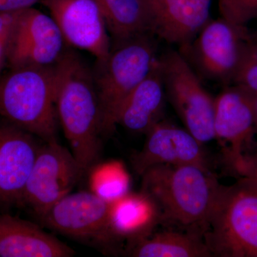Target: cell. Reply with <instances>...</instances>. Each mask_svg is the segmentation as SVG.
<instances>
[{
    "mask_svg": "<svg viewBox=\"0 0 257 257\" xmlns=\"http://www.w3.org/2000/svg\"><path fill=\"white\" fill-rule=\"evenodd\" d=\"M141 176V191L157 203L162 220L204 236L221 186L210 171L195 165H158Z\"/></svg>",
    "mask_w": 257,
    "mask_h": 257,
    "instance_id": "2",
    "label": "cell"
},
{
    "mask_svg": "<svg viewBox=\"0 0 257 257\" xmlns=\"http://www.w3.org/2000/svg\"><path fill=\"white\" fill-rule=\"evenodd\" d=\"M159 61L166 97L186 130L202 145L214 140L215 98L180 52L168 51Z\"/></svg>",
    "mask_w": 257,
    "mask_h": 257,
    "instance_id": "7",
    "label": "cell"
},
{
    "mask_svg": "<svg viewBox=\"0 0 257 257\" xmlns=\"http://www.w3.org/2000/svg\"><path fill=\"white\" fill-rule=\"evenodd\" d=\"M151 35L143 34L117 43L104 63L96 64L93 76L102 135L114 131L123 103L150 73L158 58L157 45Z\"/></svg>",
    "mask_w": 257,
    "mask_h": 257,
    "instance_id": "4",
    "label": "cell"
},
{
    "mask_svg": "<svg viewBox=\"0 0 257 257\" xmlns=\"http://www.w3.org/2000/svg\"><path fill=\"white\" fill-rule=\"evenodd\" d=\"M149 31L179 47L192 41L209 21L212 0H143Z\"/></svg>",
    "mask_w": 257,
    "mask_h": 257,
    "instance_id": "15",
    "label": "cell"
},
{
    "mask_svg": "<svg viewBox=\"0 0 257 257\" xmlns=\"http://www.w3.org/2000/svg\"><path fill=\"white\" fill-rule=\"evenodd\" d=\"M223 17L242 24L257 14V0H221Z\"/></svg>",
    "mask_w": 257,
    "mask_h": 257,
    "instance_id": "24",
    "label": "cell"
},
{
    "mask_svg": "<svg viewBox=\"0 0 257 257\" xmlns=\"http://www.w3.org/2000/svg\"><path fill=\"white\" fill-rule=\"evenodd\" d=\"M134 257H211L202 236L192 232L165 231L133 243Z\"/></svg>",
    "mask_w": 257,
    "mask_h": 257,
    "instance_id": "19",
    "label": "cell"
},
{
    "mask_svg": "<svg viewBox=\"0 0 257 257\" xmlns=\"http://www.w3.org/2000/svg\"><path fill=\"white\" fill-rule=\"evenodd\" d=\"M166 99L158 57L150 73L123 103L116 125L134 133L147 134L162 120Z\"/></svg>",
    "mask_w": 257,
    "mask_h": 257,
    "instance_id": "17",
    "label": "cell"
},
{
    "mask_svg": "<svg viewBox=\"0 0 257 257\" xmlns=\"http://www.w3.org/2000/svg\"><path fill=\"white\" fill-rule=\"evenodd\" d=\"M84 174L72 152L57 140L45 142L39 147L22 204L41 216L71 193Z\"/></svg>",
    "mask_w": 257,
    "mask_h": 257,
    "instance_id": "8",
    "label": "cell"
},
{
    "mask_svg": "<svg viewBox=\"0 0 257 257\" xmlns=\"http://www.w3.org/2000/svg\"><path fill=\"white\" fill-rule=\"evenodd\" d=\"M252 94L253 100V109H254L255 130H256V134L257 135V94Z\"/></svg>",
    "mask_w": 257,
    "mask_h": 257,
    "instance_id": "27",
    "label": "cell"
},
{
    "mask_svg": "<svg viewBox=\"0 0 257 257\" xmlns=\"http://www.w3.org/2000/svg\"><path fill=\"white\" fill-rule=\"evenodd\" d=\"M89 172L91 192L106 202H114L130 192L131 177L119 161L96 164Z\"/></svg>",
    "mask_w": 257,
    "mask_h": 257,
    "instance_id": "21",
    "label": "cell"
},
{
    "mask_svg": "<svg viewBox=\"0 0 257 257\" xmlns=\"http://www.w3.org/2000/svg\"><path fill=\"white\" fill-rule=\"evenodd\" d=\"M105 19L108 31L117 43L149 31L143 0H95Z\"/></svg>",
    "mask_w": 257,
    "mask_h": 257,
    "instance_id": "20",
    "label": "cell"
},
{
    "mask_svg": "<svg viewBox=\"0 0 257 257\" xmlns=\"http://www.w3.org/2000/svg\"><path fill=\"white\" fill-rule=\"evenodd\" d=\"M25 10L0 13V61L4 63L8 60V53L17 27Z\"/></svg>",
    "mask_w": 257,
    "mask_h": 257,
    "instance_id": "23",
    "label": "cell"
},
{
    "mask_svg": "<svg viewBox=\"0 0 257 257\" xmlns=\"http://www.w3.org/2000/svg\"><path fill=\"white\" fill-rule=\"evenodd\" d=\"M42 0H0V13L22 11L33 8Z\"/></svg>",
    "mask_w": 257,
    "mask_h": 257,
    "instance_id": "26",
    "label": "cell"
},
{
    "mask_svg": "<svg viewBox=\"0 0 257 257\" xmlns=\"http://www.w3.org/2000/svg\"><path fill=\"white\" fill-rule=\"evenodd\" d=\"M251 40L244 25L222 17L209 20L179 52L197 74L227 86L234 84Z\"/></svg>",
    "mask_w": 257,
    "mask_h": 257,
    "instance_id": "6",
    "label": "cell"
},
{
    "mask_svg": "<svg viewBox=\"0 0 257 257\" xmlns=\"http://www.w3.org/2000/svg\"><path fill=\"white\" fill-rule=\"evenodd\" d=\"M54 19L64 41L87 51L102 64L111 47L105 19L95 0H42Z\"/></svg>",
    "mask_w": 257,
    "mask_h": 257,
    "instance_id": "10",
    "label": "cell"
},
{
    "mask_svg": "<svg viewBox=\"0 0 257 257\" xmlns=\"http://www.w3.org/2000/svg\"><path fill=\"white\" fill-rule=\"evenodd\" d=\"M252 42L253 44L257 45V29L255 33L252 35Z\"/></svg>",
    "mask_w": 257,
    "mask_h": 257,
    "instance_id": "28",
    "label": "cell"
},
{
    "mask_svg": "<svg viewBox=\"0 0 257 257\" xmlns=\"http://www.w3.org/2000/svg\"><path fill=\"white\" fill-rule=\"evenodd\" d=\"M233 84L257 94V45L252 40Z\"/></svg>",
    "mask_w": 257,
    "mask_h": 257,
    "instance_id": "22",
    "label": "cell"
},
{
    "mask_svg": "<svg viewBox=\"0 0 257 257\" xmlns=\"http://www.w3.org/2000/svg\"><path fill=\"white\" fill-rule=\"evenodd\" d=\"M146 135L143 148L132 157L139 175L158 165H195L209 171L202 144L187 130L161 120Z\"/></svg>",
    "mask_w": 257,
    "mask_h": 257,
    "instance_id": "13",
    "label": "cell"
},
{
    "mask_svg": "<svg viewBox=\"0 0 257 257\" xmlns=\"http://www.w3.org/2000/svg\"><path fill=\"white\" fill-rule=\"evenodd\" d=\"M203 238L211 256L257 257V184L221 185Z\"/></svg>",
    "mask_w": 257,
    "mask_h": 257,
    "instance_id": "5",
    "label": "cell"
},
{
    "mask_svg": "<svg viewBox=\"0 0 257 257\" xmlns=\"http://www.w3.org/2000/svg\"><path fill=\"white\" fill-rule=\"evenodd\" d=\"M55 65L18 67L0 79V115L45 142L57 140Z\"/></svg>",
    "mask_w": 257,
    "mask_h": 257,
    "instance_id": "3",
    "label": "cell"
},
{
    "mask_svg": "<svg viewBox=\"0 0 257 257\" xmlns=\"http://www.w3.org/2000/svg\"><path fill=\"white\" fill-rule=\"evenodd\" d=\"M55 70L57 117L72 153L86 173L98 163L102 135L93 71L78 54L67 50Z\"/></svg>",
    "mask_w": 257,
    "mask_h": 257,
    "instance_id": "1",
    "label": "cell"
},
{
    "mask_svg": "<svg viewBox=\"0 0 257 257\" xmlns=\"http://www.w3.org/2000/svg\"><path fill=\"white\" fill-rule=\"evenodd\" d=\"M64 44L54 19L40 10L29 8L19 21L7 61L12 69L52 67L63 55Z\"/></svg>",
    "mask_w": 257,
    "mask_h": 257,
    "instance_id": "12",
    "label": "cell"
},
{
    "mask_svg": "<svg viewBox=\"0 0 257 257\" xmlns=\"http://www.w3.org/2000/svg\"><path fill=\"white\" fill-rule=\"evenodd\" d=\"M231 170L240 178L257 184V149L246 152Z\"/></svg>",
    "mask_w": 257,
    "mask_h": 257,
    "instance_id": "25",
    "label": "cell"
},
{
    "mask_svg": "<svg viewBox=\"0 0 257 257\" xmlns=\"http://www.w3.org/2000/svg\"><path fill=\"white\" fill-rule=\"evenodd\" d=\"M40 146L23 128L0 125V207L22 204Z\"/></svg>",
    "mask_w": 257,
    "mask_h": 257,
    "instance_id": "14",
    "label": "cell"
},
{
    "mask_svg": "<svg viewBox=\"0 0 257 257\" xmlns=\"http://www.w3.org/2000/svg\"><path fill=\"white\" fill-rule=\"evenodd\" d=\"M3 64H4V62H2V61H0V70H1L2 67H3Z\"/></svg>",
    "mask_w": 257,
    "mask_h": 257,
    "instance_id": "29",
    "label": "cell"
},
{
    "mask_svg": "<svg viewBox=\"0 0 257 257\" xmlns=\"http://www.w3.org/2000/svg\"><path fill=\"white\" fill-rule=\"evenodd\" d=\"M74 251L37 225L0 214V257H69Z\"/></svg>",
    "mask_w": 257,
    "mask_h": 257,
    "instance_id": "16",
    "label": "cell"
},
{
    "mask_svg": "<svg viewBox=\"0 0 257 257\" xmlns=\"http://www.w3.org/2000/svg\"><path fill=\"white\" fill-rule=\"evenodd\" d=\"M162 220L157 203L143 191H130L110 203L109 225L113 240L137 242L150 236Z\"/></svg>",
    "mask_w": 257,
    "mask_h": 257,
    "instance_id": "18",
    "label": "cell"
},
{
    "mask_svg": "<svg viewBox=\"0 0 257 257\" xmlns=\"http://www.w3.org/2000/svg\"><path fill=\"white\" fill-rule=\"evenodd\" d=\"M110 203L92 192L69 193L39 216L44 224L74 239L109 243Z\"/></svg>",
    "mask_w": 257,
    "mask_h": 257,
    "instance_id": "9",
    "label": "cell"
},
{
    "mask_svg": "<svg viewBox=\"0 0 257 257\" xmlns=\"http://www.w3.org/2000/svg\"><path fill=\"white\" fill-rule=\"evenodd\" d=\"M214 131L231 169L251 150L256 135L252 93L236 84L226 86L215 97Z\"/></svg>",
    "mask_w": 257,
    "mask_h": 257,
    "instance_id": "11",
    "label": "cell"
}]
</instances>
